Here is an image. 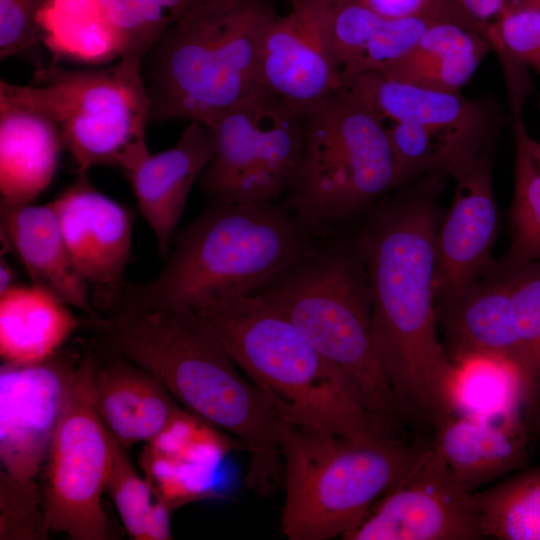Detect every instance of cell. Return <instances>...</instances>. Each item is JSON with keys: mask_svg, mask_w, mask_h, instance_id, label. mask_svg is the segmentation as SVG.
I'll return each instance as SVG.
<instances>
[{"mask_svg": "<svg viewBox=\"0 0 540 540\" xmlns=\"http://www.w3.org/2000/svg\"><path fill=\"white\" fill-rule=\"evenodd\" d=\"M474 496L483 538L540 540V466Z\"/></svg>", "mask_w": 540, "mask_h": 540, "instance_id": "obj_28", "label": "cell"}, {"mask_svg": "<svg viewBox=\"0 0 540 540\" xmlns=\"http://www.w3.org/2000/svg\"><path fill=\"white\" fill-rule=\"evenodd\" d=\"M385 127L398 186L426 172H444L456 177L493 137L410 123H392Z\"/></svg>", "mask_w": 540, "mask_h": 540, "instance_id": "obj_26", "label": "cell"}, {"mask_svg": "<svg viewBox=\"0 0 540 540\" xmlns=\"http://www.w3.org/2000/svg\"><path fill=\"white\" fill-rule=\"evenodd\" d=\"M47 0H0V59L18 57L30 62L35 72L41 59V13Z\"/></svg>", "mask_w": 540, "mask_h": 540, "instance_id": "obj_34", "label": "cell"}, {"mask_svg": "<svg viewBox=\"0 0 540 540\" xmlns=\"http://www.w3.org/2000/svg\"><path fill=\"white\" fill-rule=\"evenodd\" d=\"M338 90L369 109L385 126L410 123L481 137L494 134V115L487 103L466 98L460 92L432 89L379 72L348 77Z\"/></svg>", "mask_w": 540, "mask_h": 540, "instance_id": "obj_19", "label": "cell"}, {"mask_svg": "<svg viewBox=\"0 0 540 540\" xmlns=\"http://www.w3.org/2000/svg\"><path fill=\"white\" fill-rule=\"evenodd\" d=\"M258 83L302 116L338 90L323 0H292L274 17L260 48Z\"/></svg>", "mask_w": 540, "mask_h": 540, "instance_id": "obj_15", "label": "cell"}, {"mask_svg": "<svg viewBox=\"0 0 540 540\" xmlns=\"http://www.w3.org/2000/svg\"><path fill=\"white\" fill-rule=\"evenodd\" d=\"M318 240L280 202L208 201L175 235L156 277L127 284L116 308L196 310L213 298L252 294Z\"/></svg>", "mask_w": 540, "mask_h": 540, "instance_id": "obj_4", "label": "cell"}, {"mask_svg": "<svg viewBox=\"0 0 540 540\" xmlns=\"http://www.w3.org/2000/svg\"><path fill=\"white\" fill-rule=\"evenodd\" d=\"M538 106H539V108H540V94H539V96H538Z\"/></svg>", "mask_w": 540, "mask_h": 540, "instance_id": "obj_43", "label": "cell"}, {"mask_svg": "<svg viewBox=\"0 0 540 540\" xmlns=\"http://www.w3.org/2000/svg\"><path fill=\"white\" fill-rule=\"evenodd\" d=\"M396 187L385 125L337 90L304 116L297 168L280 203L320 239Z\"/></svg>", "mask_w": 540, "mask_h": 540, "instance_id": "obj_8", "label": "cell"}, {"mask_svg": "<svg viewBox=\"0 0 540 540\" xmlns=\"http://www.w3.org/2000/svg\"><path fill=\"white\" fill-rule=\"evenodd\" d=\"M515 144L512 240L506 265L518 268L540 259V171L522 143L515 139Z\"/></svg>", "mask_w": 540, "mask_h": 540, "instance_id": "obj_33", "label": "cell"}, {"mask_svg": "<svg viewBox=\"0 0 540 540\" xmlns=\"http://www.w3.org/2000/svg\"><path fill=\"white\" fill-rule=\"evenodd\" d=\"M252 294L298 328L363 413L389 433L397 428L400 411L374 342L370 285L357 238H320Z\"/></svg>", "mask_w": 540, "mask_h": 540, "instance_id": "obj_3", "label": "cell"}, {"mask_svg": "<svg viewBox=\"0 0 540 540\" xmlns=\"http://www.w3.org/2000/svg\"><path fill=\"white\" fill-rule=\"evenodd\" d=\"M175 19L189 9L197 0H154Z\"/></svg>", "mask_w": 540, "mask_h": 540, "instance_id": "obj_39", "label": "cell"}, {"mask_svg": "<svg viewBox=\"0 0 540 540\" xmlns=\"http://www.w3.org/2000/svg\"><path fill=\"white\" fill-rule=\"evenodd\" d=\"M514 134L515 139L522 143L536 167L540 171V140H536L528 134L523 122L519 117L515 118Z\"/></svg>", "mask_w": 540, "mask_h": 540, "instance_id": "obj_38", "label": "cell"}, {"mask_svg": "<svg viewBox=\"0 0 540 540\" xmlns=\"http://www.w3.org/2000/svg\"><path fill=\"white\" fill-rule=\"evenodd\" d=\"M467 17L489 30L502 12L506 0H451Z\"/></svg>", "mask_w": 540, "mask_h": 540, "instance_id": "obj_37", "label": "cell"}, {"mask_svg": "<svg viewBox=\"0 0 540 540\" xmlns=\"http://www.w3.org/2000/svg\"><path fill=\"white\" fill-rule=\"evenodd\" d=\"M91 323L104 347L147 371L187 411L245 446V481L257 496L281 485L280 417L196 311L118 307Z\"/></svg>", "mask_w": 540, "mask_h": 540, "instance_id": "obj_2", "label": "cell"}, {"mask_svg": "<svg viewBox=\"0 0 540 540\" xmlns=\"http://www.w3.org/2000/svg\"><path fill=\"white\" fill-rule=\"evenodd\" d=\"M119 59L143 60L172 19L154 0H95Z\"/></svg>", "mask_w": 540, "mask_h": 540, "instance_id": "obj_32", "label": "cell"}, {"mask_svg": "<svg viewBox=\"0 0 540 540\" xmlns=\"http://www.w3.org/2000/svg\"><path fill=\"white\" fill-rule=\"evenodd\" d=\"M86 174H78L51 204L95 308L111 312L127 285L124 273L131 255L133 217L126 207L98 191Z\"/></svg>", "mask_w": 540, "mask_h": 540, "instance_id": "obj_14", "label": "cell"}, {"mask_svg": "<svg viewBox=\"0 0 540 540\" xmlns=\"http://www.w3.org/2000/svg\"><path fill=\"white\" fill-rule=\"evenodd\" d=\"M123 527L133 540L172 538L170 508L157 496L145 476L131 464L121 446L116 455L107 488Z\"/></svg>", "mask_w": 540, "mask_h": 540, "instance_id": "obj_30", "label": "cell"}, {"mask_svg": "<svg viewBox=\"0 0 540 540\" xmlns=\"http://www.w3.org/2000/svg\"><path fill=\"white\" fill-rule=\"evenodd\" d=\"M93 357L92 402L108 430L127 450L148 443L181 411L175 398L151 374L106 348Z\"/></svg>", "mask_w": 540, "mask_h": 540, "instance_id": "obj_18", "label": "cell"}, {"mask_svg": "<svg viewBox=\"0 0 540 540\" xmlns=\"http://www.w3.org/2000/svg\"><path fill=\"white\" fill-rule=\"evenodd\" d=\"M533 430L538 431L540 433V413H539V415L537 416V418H536V420L534 422Z\"/></svg>", "mask_w": 540, "mask_h": 540, "instance_id": "obj_42", "label": "cell"}, {"mask_svg": "<svg viewBox=\"0 0 540 540\" xmlns=\"http://www.w3.org/2000/svg\"><path fill=\"white\" fill-rule=\"evenodd\" d=\"M46 535L36 483H20L0 473V539L35 540Z\"/></svg>", "mask_w": 540, "mask_h": 540, "instance_id": "obj_35", "label": "cell"}, {"mask_svg": "<svg viewBox=\"0 0 540 540\" xmlns=\"http://www.w3.org/2000/svg\"><path fill=\"white\" fill-rule=\"evenodd\" d=\"M386 18H399L422 13L443 0H361Z\"/></svg>", "mask_w": 540, "mask_h": 540, "instance_id": "obj_36", "label": "cell"}, {"mask_svg": "<svg viewBox=\"0 0 540 540\" xmlns=\"http://www.w3.org/2000/svg\"><path fill=\"white\" fill-rule=\"evenodd\" d=\"M72 307L52 292L17 285L0 293V354L4 363L30 364L60 352L77 329Z\"/></svg>", "mask_w": 540, "mask_h": 540, "instance_id": "obj_24", "label": "cell"}, {"mask_svg": "<svg viewBox=\"0 0 540 540\" xmlns=\"http://www.w3.org/2000/svg\"><path fill=\"white\" fill-rule=\"evenodd\" d=\"M1 235L32 284L59 297L88 319H98L91 292L75 267L51 202L1 205Z\"/></svg>", "mask_w": 540, "mask_h": 540, "instance_id": "obj_20", "label": "cell"}, {"mask_svg": "<svg viewBox=\"0 0 540 540\" xmlns=\"http://www.w3.org/2000/svg\"><path fill=\"white\" fill-rule=\"evenodd\" d=\"M276 15L266 0H197L173 19L142 63L151 121L211 126L260 86V48Z\"/></svg>", "mask_w": 540, "mask_h": 540, "instance_id": "obj_5", "label": "cell"}, {"mask_svg": "<svg viewBox=\"0 0 540 540\" xmlns=\"http://www.w3.org/2000/svg\"><path fill=\"white\" fill-rule=\"evenodd\" d=\"M492 140L454 177V199L436 237L437 310L455 302L492 266L498 224L491 181Z\"/></svg>", "mask_w": 540, "mask_h": 540, "instance_id": "obj_16", "label": "cell"}, {"mask_svg": "<svg viewBox=\"0 0 540 540\" xmlns=\"http://www.w3.org/2000/svg\"><path fill=\"white\" fill-rule=\"evenodd\" d=\"M504 271L520 348L521 410L533 428L540 413V264Z\"/></svg>", "mask_w": 540, "mask_h": 540, "instance_id": "obj_29", "label": "cell"}, {"mask_svg": "<svg viewBox=\"0 0 540 540\" xmlns=\"http://www.w3.org/2000/svg\"><path fill=\"white\" fill-rule=\"evenodd\" d=\"M63 150L48 116L0 96L1 205L32 203L52 182Z\"/></svg>", "mask_w": 540, "mask_h": 540, "instance_id": "obj_22", "label": "cell"}, {"mask_svg": "<svg viewBox=\"0 0 540 540\" xmlns=\"http://www.w3.org/2000/svg\"><path fill=\"white\" fill-rule=\"evenodd\" d=\"M435 212L423 192L377 201L357 235L374 342L400 414L417 415L434 428L454 414L455 368L437 330Z\"/></svg>", "mask_w": 540, "mask_h": 540, "instance_id": "obj_1", "label": "cell"}, {"mask_svg": "<svg viewBox=\"0 0 540 540\" xmlns=\"http://www.w3.org/2000/svg\"><path fill=\"white\" fill-rule=\"evenodd\" d=\"M509 3L527 6L540 10V0H506Z\"/></svg>", "mask_w": 540, "mask_h": 540, "instance_id": "obj_41", "label": "cell"}, {"mask_svg": "<svg viewBox=\"0 0 540 540\" xmlns=\"http://www.w3.org/2000/svg\"><path fill=\"white\" fill-rule=\"evenodd\" d=\"M454 363L450 386L454 414L485 419L522 414L521 376L513 362L498 356L472 355Z\"/></svg>", "mask_w": 540, "mask_h": 540, "instance_id": "obj_27", "label": "cell"}, {"mask_svg": "<svg viewBox=\"0 0 540 540\" xmlns=\"http://www.w3.org/2000/svg\"><path fill=\"white\" fill-rule=\"evenodd\" d=\"M194 311L281 419L356 439L383 432L350 400L298 328L260 296L217 297Z\"/></svg>", "mask_w": 540, "mask_h": 540, "instance_id": "obj_6", "label": "cell"}, {"mask_svg": "<svg viewBox=\"0 0 540 540\" xmlns=\"http://www.w3.org/2000/svg\"><path fill=\"white\" fill-rule=\"evenodd\" d=\"M491 50L476 28L441 20L426 30L406 56L379 73L432 89L460 92Z\"/></svg>", "mask_w": 540, "mask_h": 540, "instance_id": "obj_25", "label": "cell"}, {"mask_svg": "<svg viewBox=\"0 0 540 540\" xmlns=\"http://www.w3.org/2000/svg\"><path fill=\"white\" fill-rule=\"evenodd\" d=\"M213 145L207 124L189 122L174 146L149 152L125 174L138 209L154 234L158 254L165 260L189 193L209 162Z\"/></svg>", "mask_w": 540, "mask_h": 540, "instance_id": "obj_17", "label": "cell"}, {"mask_svg": "<svg viewBox=\"0 0 540 540\" xmlns=\"http://www.w3.org/2000/svg\"><path fill=\"white\" fill-rule=\"evenodd\" d=\"M474 492L454 477L437 446L423 447L403 479L342 539H482Z\"/></svg>", "mask_w": 540, "mask_h": 540, "instance_id": "obj_12", "label": "cell"}, {"mask_svg": "<svg viewBox=\"0 0 540 540\" xmlns=\"http://www.w3.org/2000/svg\"><path fill=\"white\" fill-rule=\"evenodd\" d=\"M92 366V353H85L48 451L42 489L46 534L62 533L71 540L111 536L102 495L120 445L93 405Z\"/></svg>", "mask_w": 540, "mask_h": 540, "instance_id": "obj_11", "label": "cell"}, {"mask_svg": "<svg viewBox=\"0 0 540 540\" xmlns=\"http://www.w3.org/2000/svg\"><path fill=\"white\" fill-rule=\"evenodd\" d=\"M304 116L258 86L211 126L213 152L199 178L208 201L278 202L293 180Z\"/></svg>", "mask_w": 540, "mask_h": 540, "instance_id": "obj_10", "label": "cell"}, {"mask_svg": "<svg viewBox=\"0 0 540 540\" xmlns=\"http://www.w3.org/2000/svg\"><path fill=\"white\" fill-rule=\"evenodd\" d=\"M532 431L522 414L503 419L453 414L435 427L433 443L456 480L475 492L526 466Z\"/></svg>", "mask_w": 540, "mask_h": 540, "instance_id": "obj_21", "label": "cell"}, {"mask_svg": "<svg viewBox=\"0 0 540 540\" xmlns=\"http://www.w3.org/2000/svg\"><path fill=\"white\" fill-rule=\"evenodd\" d=\"M491 27L509 98L523 99L532 87L526 68L540 75V10L506 1Z\"/></svg>", "mask_w": 540, "mask_h": 540, "instance_id": "obj_31", "label": "cell"}, {"mask_svg": "<svg viewBox=\"0 0 540 540\" xmlns=\"http://www.w3.org/2000/svg\"><path fill=\"white\" fill-rule=\"evenodd\" d=\"M35 75L36 85L1 78L0 96L48 116L78 174L108 166L125 175L149 153L151 106L141 62L119 59L94 69L45 66Z\"/></svg>", "mask_w": 540, "mask_h": 540, "instance_id": "obj_9", "label": "cell"}, {"mask_svg": "<svg viewBox=\"0 0 540 540\" xmlns=\"http://www.w3.org/2000/svg\"><path fill=\"white\" fill-rule=\"evenodd\" d=\"M81 357L58 352L36 363L0 369L1 474L35 482L62 418Z\"/></svg>", "mask_w": 540, "mask_h": 540, "instance_id": "obj_13", "label": "cell"}, {"mask_svg": "<svg viewBox=\"0 0 540 540\" xmlns=\"http://www.w3.org/2000/svg\"><path fill=\"white\" fill-rule=\"evenodd\" d=\"M452 304L437 310L453 361L498 356L520 372V348L505 271L492 266ZM521 376V374H520Z\"/></svg>", "mask_w": 540, "mask_h": 540, "instance_id": "obj_23", "label": "cell"}, {"mask_svg": "<svg viewBox=\"0 0 540 540\" xmlns=\"http://www.w3.org/2000/svg\"><path fill=\"white\" fill-rule=\"evenodd\" d=\"M14 278L15 275L12 267L6 260L2 259L0 267V293L16 284Z\"/></svg>", "mask_w": 540, "mask_h": 540, "instance_id": "obj_40", "label": "cell"}, {"mask_svg": "<svg viewBox=\"0 0 540 540\" xmlns=\"http://www.w3.org/2000/svg\"><path fill=\"white\" fill-rule=\"evenodd\" d=\"M290 540H328L353 529L408 473L423 447L382 434L356 439L281 418L277 429Z\"/></svg>", "mask_w": 540, "mask_h": 540, "instance_id": "obj_7", "label": "cell"}]
</instances>
